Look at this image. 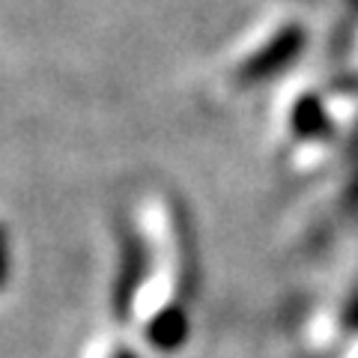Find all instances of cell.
I'll return each mask as SVG.
<instances>
[{"label": "cell", "instance_id": "1", "mask_svg": "<svg viewBox=\"0 0 358 358\" xmlns=\"http://www.w3.org/2000/svg\"><path fill=\"white\" fill-rule=\"evenodd\" d=\"M301 48H305V30L296 27V24L284 27L263 51H257L254 57L242 66L239 75H236V81L239 84H257V81H263V78L278 75L284 66H289L299 57Z\"/></svg>", "mask_w": 358, "mask_h": 358}, {"label": "cell", "instance_id": "2", "mask_svg": "<svg viewBox=\"0 0 358 358\" xmlns=\"http://www.w3.org/2000/svg\"><path fill=\"white\" fill-rule=\"evenodd\" d=\"M293 129L301 138H317V134L329 131V117L322 110V102L317 96L299 99V105L293 108Z\"/></svg>", "mask_w": 358, "mask_h": 358}]
</instances>
